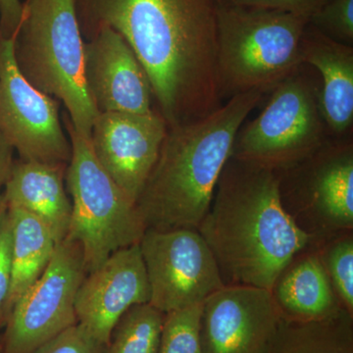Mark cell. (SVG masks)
Returning <instances> with one entry per match:
<instances>
[{
  "instance_id": "obj_1",
  "label": "cell",
  "mask_w": 353,
  "mask_h": 353,
  "mask_svg": "<svg viewBox=\"0 0 353 353\" xmlns=\"http://www.w3.org/2000/svg\"><path fill=\"white\" fill-rule=\"evenodd\" d=\"M75 6L83 39L110 28L131 46L168 128L222 106L216 0H75Z\"/></svg>"
},
{
  "instance_id": "obj_2",
  "label": "cell",
  "mask_w": 353,
  "mask_h": 353,
  "mask_svg": "<svg viewBox=\"0 0 353 353\" xmlns=\"http://www.w3.org/2000/svg\"><path fill=\"white\" fill-rule=\"evenodd\" d=\"M197 231L225 285L269 290L290 260L314 243L283 208L276 171L232 157Z\"/></svg>"
},
{
  "instance_id": "obj_3",
  "label": "cell",
  "mask_w": 353,
  "mask_h": 353,
  "mask_svg": "<svg viewBox=\"0 0 353 353\" xmlns=\"http://www.w3.org/2000/svg\"><path fill=\"white\" fill-rule=\"evenodd\" d=\"M265 92L228 99L206 117L168 128L136 206L146 229L197 230L210 208L234 139Z\"/></svg>"
},
{
  "instance_id": "obj_4",
  "label": "cell",
  "mask_w": 353,
  "mask_h": 353,
  "mask_svg": "<svg viewBox=\"0 0 353 353\" xmlns=\"http://www.w3.org/2000/svg\"><path fill=\"white\" fill-rule=\"evenodd\" d=\"M221 99L253 90L270 92L303 62L309 18L216 0Z\"/></svg>"
},
{
  "instance_id": "obj_5",
  "label": "cell",
  "mask_w": 353,
  "mask_h": 353,
  "mask_svg": "<svg viewBox=\"0 0 353 353\" xmlns=\"http://www.w3.org/2000/svg\"><path fill=\"white\" fill-rule=\"evenodd\" d=\"M83 41L75 0H26L14 36V58L26 80L57 97L72 126L90 138L99 111L83 76Z\"/></svg>"
},
{
  "instance_id": "obj_6",
  "label": "cell",
  "mask_w": 353,
  "mask_h": 353,
  "mask_svg": "<svg viewBox=\"0 0 353 353\" xmlns=\"http://www.w3.org/2000/svg\"><path fill=\"white\" fill-rule=\"evenodd\" d=\"M72 153L67 166V190L72 216L66 239L80 243L88 273L112 253L137 245L145 234V223L134 202L97 161L90 138L83 136L65 118Z\"/></svg>"
},
{
  "instance_id": "obj_7",
  "label": "cell",
  "mask_w": 353,
  "mask_h": 353,
  "mask_svg": "<svg viewBox=\"0 0 353 353\" xmlns=\"http://www.w3.org/2000/svg\"><path fill=\"white\" fill-rule=\"evenodd\" d=\"M270 92L263 110L239 130L231 157L280 171L312 154L332 137L314 68L301 65Z\"/></svg>"
},
{
  "instance_id": "obj_8",
  "label": "cell",
  "mask_w": 353,
  "mask_h": 353,
  "mask_svg": "<svg viewBox=\"0 0 353 353\" xmlns=\"http://www.w3.org/2000/svg\"><path fill=\"white\" fill-rule=\"evenodd\" d=\"M276 173L283 208L303 233L319 241L353 230L352 137Z\"/></svg>"
},
{
  "instance_id": "obj_9",
  "label": "cell",
  "mask_w": 353,
  "mask_h": 353,
  "mask_svg": "<svg viewBox=\"0 0 353 353\" xmlns=\"http://www.w3.org/2000/svg\"><path fill=\"white\" fill-rule=\"evenodd\" d=\"M87 274L80 243L69 239L58 243L43 275L11 309L1 353H32L78 324L76 297Z\"/></svg>"
},
{
  "instance_id": "obj_10",
  "label": "cell",
  "mask_w": 353,
  "mask_h": 353,
  "mask_svg": "<svg viewBox=\"0 0 353 353\" xmlns=\"http://www.w3.org/2000/svg\"><path fill=\"white\" fill-rule=\"evenodd\" d=\"M139 245L150 284L148 303L164 314L203 303L225 285L197 230L146 229Z\"/></svg>"
},
{
  "instance_id": "obj_11",
  "label": "cell",
  "mask_w": 353,
  "mask_h": 353,
  "mask_svg": "<svg viewBox=\"0 0 353 353\" xmlns=\"http://www.w3.org/2000/svg\"><path fill=\"white\" fill-rule=\"evenodd\" d=\"M13 48L14 37L0 36V130L20 159L68 164L72 148L60 122V101L26 80Z\"/></svg>"
},
{
  "instance_id": "obj_12",
  "label": "cell",
  "mask_w": 353,
  "mask_h": 353,
  "mask_svg": "<svg viewBox=\"0 0 353 353\" xmlns=\"http://www.w3.org/2000/svg\"><path fill=\"white\" fill-rule=\"evenodd\" d=\"M281 318L271 290L225 285L202 303V352L266 353Z\"/></svg>"
},
{
  "instance_id": "obj_13",
  "label": "cell",
  "mask_w": 353,
  "mask_h": 353,
  "mask_svg": "<svg viewBox=\"0 0 353 353\" xmlns=\"http://www.w3.org/2000/svg\"><path fill=\"white\" fill-rule=\"evenodd\" d=\"M168 125L157 109L148 114L99 112L90 145L97 161L134 204L159 157Z\"/></svg>"
},
{
  "instance_id": "obj_14",
  "label": "cell",
  "mask_w": 353,
  "mask_h": 353,
  "mask_svg": "<svg viewBox=\"0 0 353 353\" xmlns=\"http://www.w3.org/2000/svg\"><path fill=\"white\" fill-rule=\"evenodd\" d=\"M83 76L99 112L155 110L145 70L125 39L110 28H102L83 44Z\"/></svg>"
},
{
  "instance_id": "obj_15",
  "label": "cell",
  "mask_w": 353,
  "mask_h": 353,
  "mask_svg": "<svg viewBox=\"0 0 353 353\" xmlns=\"http://www.w3.org/2000/svg\"><path fill=\"white\" fill-rule=\"evenodd\" d=\"M150 299L148 275L137 243L112 253L87 274L77 294V320L108 345L120 318L132 306L148 303Z\"/></svg>"
},
{
  "instance_id": "obj_16",
  "label": "cell",
  "mask_w": 353,
  "mask_h": 353,
  "mask_svg": "<svg viewBox=\"0 0 353 353\" xmlns=\"http://www.w3.org/2000/svg\"><path fill=\"white\" fill-rule=\"evenodd\" d=\"M301 53L303 64L320 77L322 112L332 138L352 137L353 46L330 39L308 23Z\"/></svg>"
},
{
  "instance_id": "obj_17",
  "label": "cell",
  "mask_w": 353,
  "mask_h": 353,
  "mask_svg": "<svg viewBox=\"0 0 353 353\" xmlns=\"http://www.w3.org/2000/svg\"><path fill=\"white\" fill-rule=\"evenodd\" d=\"M65 163L15 160L4 185L7 208L22 209L41 221L57 243L67 238L72 203L65 190Z\"/></svg>"
},
{
  "instance_id": "obj_18",
  "label": "cell",
  "mask_w": 353,
  "mask_h": 353,
  "mask_svg": "<svg viewBox=\"0 0 353 353\" xmlns=\"http://www.w3.org/2000/svg\"><path fill=\"white\" fill-rule=\"evenodd\" d=\"M283 317L299 321L338 314L341 305L314 246L297 253L271 289Z\"/></svg>"
},
{
  "instance_id": "obj_19",
  "label": "cell",
  "mask_w": 353,
  "mask_h": 353,
  "mask_svg": "<svg viewBox=\"0 0 353 353\" xmlns=\"http://www.w3.org/2000/svg\"><path fill=\"white\" fill-rule=\"evenodd\" d=\"M12 231V287L14 304L43 275L58 243L41 221L22 209L7 208Z\"/></svg>"
},
{
  "instance_id": "obj_20",
  "label": "cell",
  "mask_w": 353,
  "mask_h": 353,
  "mask_svg": "<svg viewBox=\"0 0 353 353\" xmlns=\"http://www.w3.org/2000/svg\"><path fill=\"white\" fill-rule=\"evenodd\" d=\"M266 353H353V315L343 309L311 321L282 316Z\"/></svg>"
},
{
  "instance_id": "obj_21",
  "label": "cell",
  "mask_w": 353,
  "mask_h": 353,
  "mask_svg": "<svg viewBox=\"0 0 353 353\" xmlns=\"http://www.w3.org/2000/svg\"><path fill=\"white\" fill-rule=\"evenodd\" d=\"M164 316L150 303L132 306L114 327L104 353H157Z\"/></svg>"
},
{
  "instance_id": "obj_22",
  "label": "cell",
  "mask_w": 353,
  "mask_h": 353,
  "mask_svg": "<svg viewBox=\"0 0 353 353\" xmlns=\"http://www.w3.org/2000/svg\"><path fill=\"white\" fill-rule=\"evenodd\" d=\"M313 246L341 305L353 315V230L314 241Z\"/></svg>"
},
{
  "instance_id": "obj_23",
  "label": "cell",
  "mask_w": 353,
  "mask_h": 353,
  "mask_svg": "<svg viewBox=\"0 0 353 353\" xmlns=\"http://www.w3.org/2000/svg\"><path fill=\"white\" fill-rule=\"evenodd\" d=\"M201 310L202 303L166 313L157 353H203Z\"/></svg>"
},
{
  "instance_id": "obj_24",
  "label": "cell",
  "mask_w": 353,
  "mask_h": 353,
  "mask_svg": "<svg viewBox=\"0 0 353 353\" xmlns=\"http://www.w3.org/2000/svg\"><path fill=\"white\" fill-rule=\"evenodd\" d=\"M309 23L330 39L353 46V0H329Z\"/></svg>"
},
{
  "instance_id": "obj_25",
  "label": "cell",
  "mask_w": 353,
  "mask_h": 353,
  "mask_svg": "<svg viewBox=\"0 0 353 353\" xmlns=\"http://www.w3.org/2000/svg\"><path fill=\"white\" fill-rule=\"evenodd\" d=\"M12 231L8 211L0 216V333L6 327L10 314V296L12 287Z\"/></svg>"
},
{
  "instance_id": "obj_26",
  "label": "cell",
  "mask_w": 353,
  "mask_h": 353,
  "mask_svg": "<svg viewBox=\"0 0 353 353\" xmlns=\"http://www.w3.org/2000/svg\"><path fill=\"white\" fill-rule=\"evenodd\" d=\"M105 347L82 325L76 324L32 353H104Z\"/></svg>"
},
{
  "instance_id": "obj_27",
  "label": "cell",
  "mask_w": 353,
  "mask_h": 353,
  "mask_svg": "<svg viewBox=\"0 0 353 353\" xmlns=\"http://www.w3.org/2000/svg\"><path fill=\"white\" fill-rule=\"evenodd\" d=\"M234 6L254 7L267 10L304 16L310 20L311 16L317 12L329 0H221Z\"/></svg>"
},
{
  "instance_id": "obj_28",
  "label": "cell",
  "mask_w": 353,
  "mask_h": 353,
  "mask_svg": "<svg viewBox=\"0 0 353 353\" xmlns=\"http://www.w3.org/2000/svg\"><path fill=\"white\" fill-rule=\"evenodd\" d=\"M23 3L20 0H0V36H15L22 19Z\"/></svg>"
},
{
  "instance_id": "obj_29",
  "label": "cell",
  "mask_w": 353,
  "mask_h": 353,
  "mask_svg": "<svg viewBox=\"0 0 353 353\" xmlns=\"http://www.w3.org/2000/svg\"><path fill=\"white\" fill-rule=\"evenodd\" d=\"M13 152L14 148L0 130V190L6 185L12 171L14 161H15Z\"/></svg>"
},
{
  "instance_id": "obj_30",
  "label": "cell",
  "mask_w": 353,
  "mask_h": 353,
  "mask_svg": "<svg viewBox=\"0 0 353 353\" xmlns=\"http://www.w3.org/2000/svg\"><path fill=\"white\" fill-rule=\"evenodd\" d=\"M7 210V204L6 197L3 196V192H0V216L3 214Z\"/></svg>"
},
{
  "instance_id": "obj_31",
  "label": "cell",
  "mask_w": 353,
  "mask_h": 353,
  "mask_svg": "<svg viewBox=\"0 0 353 353\" xmlns=\"http://www.w3.org/2000/svg\"><path fill=\"white\" fill-rule=\"evenodd\" d=\"M2 348V339H1V333H0V353H1Z\"/></svg>"
}]
</instances>
